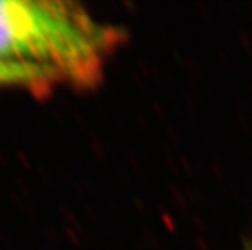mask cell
<instances>
[{
    "mask_svg": "<svg viewBox=\"0 0 252 250\" xmlns=\"http://www.w3.org/2000/svg\"><path fill=\"white\" fill-rule=\"evenodd\" d=\"M121 38L73 2L0 0V62L35 68L55 84H100Z\"/></svg>",
    "mask_w": 252,
    "mask_h": 250,
    "instance_id": "1",
    "label": "cell"
},
{
    "mask_svg": "<svg viewBox=\"0 0 252 250\" xmlns=\"http://www.w3.org/2000/svg\"><path fill=\"white\" fill-rule=\"evenodd\" d=\"M52 86H55L53 80L39 70L0 62V87H25L33 92H44Z\"/></svg>",
    "mask_w": 252,
    "mask_h": 250,
    "instance_id": "2",
    "label": "cell"
}]
</instances>
